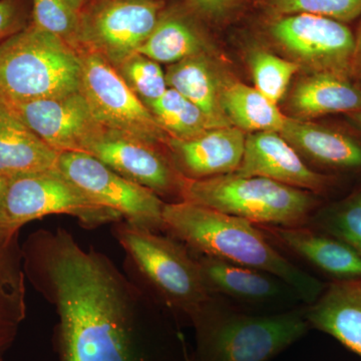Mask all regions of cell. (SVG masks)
<instances>
[{"label":"cell","instance_id":"cell-30","mask_svg":"<svg viewBox=\"0 0 361 361\" xmlns=\"http://www.w3.org/2000/svg\"><path fill=\"white\" fill-rule=\"evenodd\" d=\"M32 23L77 51L78 13L66 0H32Z\"/></svg>","mask_w":361,"mask_h":361},{"label":"cell","instance_id":"cell-38","mask_svg":"<svg viewBox=\"0 0 361 361\" xmlns=\"http://www.w3.org/2000/svg\"><path fill=\"white\" fill-rule=\"evenodd\" d=\"M186 361H190V360H188V358H187Z\"/></svg>","mask_w":361,"mask_h":361},{"label":"cell","instance_id":"cell-21","mask_svg":"<svg viewBox=\"0 0 361 361\" xmlns=\"http://www.w3.org/2000/svg\"><path fill=\"white\" fill-rule=\"evenodd\" d=\"M294 118L311 120L331 114L361 111V87L350 78L331 73H310L301 78L288 99Z\"/></svg>","mask_w":361,"mask_h":361},{"label":"cell","instance_id":"cell-12","mask_svg":"<svg viewBox=\"0 0 361 361\" xmlns=\"http://www.w3.org/2000/svg\"><path fill=\"white\" fill-rule=\"evenodd\" d=\"M82 153L89 154L118 175L151 190L159 197H179L185 178L175 167L166 147L101 126Z\"/></svg>","mask_w":361,"mask_h":361},{"label":"cell","instance_id":"cell-20","mask_svg":"<svg viewBox=\"0 0 361 361\" xmlns=\"http://www.w3.org/2000/svg\"><path fill=\"white\" fill-rule=\"evenodd\" d=\"M263 229L296 255L337 280L361 278V256L336 237L311 231L302 226H265Z\"/></svg>","mask_w":361,"mask_h":361},{"label":"cell","instance_id":"cell-35","mask_svg":"<svg viewBox=\"0 0 361 361\" xmlns=\"http://www.w3.org/2000/svg\"><path fill=\"white\" fill-rule=\"evenodd\" d=\"M7 182H8V179L0 175V212H1L2 202H4V194H6Z\"/></svg>","mask_w":361,"mask_h":361},{"label":"cell","instance_id":"cell-18","mask_svg":"<svg viewBox=\"0 0 361 361\" xmlns=\"http://www.w3.org/2000/svg\"><path fill=\"white\" fill-rule=\"evenodd\" d=\"M59 157L0 99V175L9 179L54 170Z\"/></svg>","mask_w":361,"mask_h":361},{"label":"cell","instance_id":"cell-31","mask_svg":"<svg viewBox=\"0 0 361 361\" xmlns=\"http://www.w3.org/2000/svg\"><path fill=\"white\" fill-rule=\"evenodd\" d=\"M322 225L361 256V192L329 214Z\"/></svg>","mask_w":361,"mask_h":361},{"label":"cell","instance_id":"cell-34","mask_svg":"<svg viewBox=\"0 0 361 361\" xmlns=\"http://www.w3.org/2000/svg\"><path fill=\"white\" fill-rule=\"evenodd\" d=\"M351 78H355L356 84L361 87V23L355 37V58H353Z\"/></svg>","mask_w":361,"mask_h":361},{"label":"cell","instance_id":"cell-23","mask_svg":"<svg viewBox=\"0 0 361 361\" xmlns=\"http://www.w3.org/2000/svg\"><path fill=\"white\" fill-rule=\"evenodd\" d=\"M279 133L297 153L316 164L336 169L361 168L360 145L336 130L287 116Z\"/></svg>","mask_w":361,"mask_h":361},{"label":"cell","instance_id":"cell-1","mask_svg":"<svg viewBox=\"0 0 361 361\" xmlns=\"http://www.w3.org/2000/svg\"><path fill=\"white\" fill-rule=\"evenodd\" d=\"M25 276L56 305L59 361H151L132 294L110 260L66 230H40L23 244Z\"/></svg>","mask_w":361,"mask_h":361},{"label":"cell","instance_id":"cell-17","mask_svg":"<svg viewBox=\"0 0 361 361\" xmlns=\"http://www.w3.org/2000/svg\"><path fill=\"white\" fill-rule=\"evenodd\" d=\"M20 231L0 232V361L6 360L26 317Z\"/></svg>","mask_w":361,"mask_h":361},{"label":"cell","instance_id":"cell-7","mask_svg":"<svg viewBox=\"0 0 361 361\" xmlns=\"http://www.w3.org/2000/svg\"><path fill=\"white\" fill-rule=\"evenodd\" d=\"M49 215H70L87 228L123 221L115 211L92 201L58 168L9 178L0 212V231H20L27 223Z\"/></svg>","mask_w":361,"mask_h":361},{"label":"cell","instance_id":"cell-10","mask_svg":"<svg viewBox=\"0 0 361 361\" xmlns=\"http://www.w3.org/2000/svg\"><path fill=\"white\" fill-rule=\"evenodd\" d=\"M272 39L310 73L350 78L355 37L344 23L310 13L277 16L271 21Z\"/></svg>","mask_w":361,"mask_h":361},{"label":"cell","instance_id":"cell-28","mask_svg":"<svg viewBox=\"0 0 361 361\" xmlns=\"http://www.w3.org/2000/svg\"><path fill=\"white\" fill-rule=\"evenodd\" d=\"M115 68L145 106L155 102L169 89L160 63L139 52L123 59Z\"/></svg>","mask_w":361,"mask_h":361},{"label":"cell","instance_id":"cell-25","mask_svg":"<svg viewBox=\"0 0 361 361\" xmlns=\"http://www.w3.org/2000/svg\"><path fill=\"white\" fill-rule=\"evenodd\" d=\"M221 106L233 127L248 134L280 132L287 118L276 104L255 87L237 80H225L223 82Z\"/></svg>","mask_w":361,"mask_h":361},{"label":"cell","instance_id":"cell-37","mask_svg":"<svg viewBox=\"0 0 361 361\" xmlns=\"http://www.w3.org/2000/svg\"><path fill=\"white\" fill-rule=\"evenodd\" d=\"M349 120L361 129V111H355V113L348 114Z\"/></svg>","mask_w":361,"mask_h":361},{"label":"cell","instance_id":"cell-11","mask_svg":"<svg viewBox=\"0 0 361 361\" xmlns=\"http://www.w3.org/2000/svg\"><path fill=\"white\" fill-rule=\"evenodd\" d=\"M78 54L82 63L80 90L97 122L108 129L166 147L169 135L123 82L115 66L92 52Z\"/></svg>","mask_w":361,"mask_h":361},{"label":"cell","instance_id":"cell-8","mask_svg":"<svg viewBox=\"0 0 361 361\" xmlns=\"http://www.w3.org/2000/svg\"><path fill=\"white\" fill-rule=\"evenodd\" d=\"M164 8L163 0H89L78 13L77 51L116 66L139 51Z\"/></svg>","mask_w":361,"mask_h":361},{"label":"cell","instance_id":"cell-4","mask_svg":"<svg viewBox=\"0 0 361 361\" xmlns=\"http://www.w3.org/2000/svg\"><path fill=\"white\" fill-rule=\"evenodd\" d=\"M193 323L199 361H269L310 327L305 310L249 315L214 301Z\"/></svg>","mask_w":361,"mask_h":361},{"label":"cell","instance_id":"cell-36","mask_svg":"<svg viewBox=\"0 0 361 361\" xmlns=\"http://www.w3.org/2000/svg\"><path fill=\"white\" fill-rule=\"evenodd\" d=\"M87 1L89 0H66V2L73 7V11H77L78 13H80V9L85 6Z\"/></svg>","mask_w":361,"mask_h":361},{"label":"cell","instance_id":"cell-24","mask_svg":"<svg viewBox=\"0 0 361 361\" xmlns=\"http://www.w3.org/2000/svg\"><path fill=\"white\" fill-rule=\"evenodd\" d=\"M197 260L212 294L247 302H266L282 294L281 280L263 271L210 256L200 255Z\"/></svg>","mask_w":361,"mask_h":361},{"label":"cell","instance_id":"cell-26","mask_svg":"<svg viewBox=\"0 0 361 361\" xmlns=\"http://www.w3.org/2000/svg\"><path fill=\"white\" fill-rule=\"evenodd\" d=\"M146 106L161 130L174 139H193L207 130L215 129L196 104L171 87Z\"/></svg>","mask_w":361,"mask_h":361},{"label":"cell","instance_id":"cell-15","mask_svg":"<svg viewBox=\"0 0 361 361\" xmlns=\"http://www.w3.org/2000/svg\"><path fill=\"white\" fill-rule=\"evenodd\" d=\"M235 174L266 178L308 192H322L327 186L326 178L308 168L279 132L247 135L243 158Z\"/></svg>","mask_w":361,"mask_h":361},{"label":"cell","instance_id":"cell-22","mask_svg":"<svg viewBox=\"0 0 361 361\" xmlns=\"http://www.w3.org/2000/svg\"><path fill=\"white\" fill-rule=\"evenodd\" d=\"M168 87L196 104L214 127L232 126L221 106V90L226 78L209 54H200L169 65Z\"/></svg>","mask_w":361,"mask_h":361},{"label":"cell","instance_id":"cell-14","mask_svg":"<svg viewBox=\"0 0 361 361\" xmlns=\"http://www.w3.org/2000/svg\"><path fill=\"white\" fill-rule=\"evenodd\" d=\"M245 140L243 130L229 126L207 130L190 140L169 137L166 149L183 177L201 180L236 172L243 158Z\"/></svg>","mask_w":361,"mask_h":361},{"label":"cell","instance_id":"cell-29","mask_svg":"<svg viewBox=\"0 0 361 361\" xmlns=\"http://www.w3.org/2000/svg\"><path fill=\"white\" fill-rule=\"evenodd\" d=\"M270 13L277 16L310 13L345 23L361 14V0H262Z\"/></svg>","mask_w":361,"mask_h":361},{"label":"cell","instance_id":"cell-2","mask_svg":"<svg viewBox=\"0 0 361 361\" xmlns=\"http://www.w3.org/2000/svg\"><path fill=\"white\" fill-rule=\"evenodd\" d=\"M163 220L164 232L200 255L268 273L310 305L325 289L319 280L283 257L250 221L187 201L166 203Z\"/></svg>","mask_w":361,"mask_h":361},{"label":"cell","instance_id":"cell-5","mask_svg":"<svg viewBox=\"0 0 361 361\" xmlns=\"http://www.w3.org/2000/svg\"><path fill=\"white\" fill-rule=\"evenodd\" d=\"M180 201L208 207L256 225L277 227L302 226L316 205L308 191L235 173L201 180L185 178Z\"/></svg>","mask_w":361,"mask_h":361},{"label":"cell","instance_id":"cell-27","mask_svg":"<svg viewBox=\"0 0 361 361\" xmlns=\"http://www.w3.org/2000/svg\"><path fill=\"white\" fill-rule=\"evenodd\" d=\"M249 66L255 89L276 104L284 97L291 78L301 68L295 61L280 58L264 49L251 52Z\"/></svg>","mask_w":361,"mask_h":361},{"label":"cell","instance_id":"cell-6","mask_svg":"<svg viewBox=\"0 0 361 361\" xmlns=\"http://www.w3.org/2000/svg\"><path fill=\"white\" fill-rule=\"evenodd\" d=\"M115 233L133 264L171 308L194 322L213 302L198 260L180 242L125 221Z\"/></svg>","mask_w":361,"mask_h":361},{"label":"cell","instance_id":"cell-16","mask_svg":"<svg viewBox=\"0 0 361 361\" xmlns=\"http://www.w3.org/2000/svg\"><path fill=\"white\" fill-rule=\"evenodd\" d=\"M305 317L361 357V278L332 282L306 308Z\"/></svg>","mask_w":361,"mask_h":361},{"label":"cell","instance_id":"cell-13","mask_svg":"<svg viewBox=\"0 0 361 361\" xmlns=\"http://www.w3.org/2000/svg\"><path fill=\"white\" fill-rule=\"evenodd\" d=\"M26 127L59 154L82 153L101 127L82 90L58 97L7 103Z\"/></svg>","mask_w":361,"mask_h":361},{"label":"cell","instance_id":"cell-33","mask_svg":"<svg viewBox=\"0 0 361 361\" xmlns=\"http://www.w3.org/2000/svg\"><path fill=\"white\" fill-rule=\"evenodd\" d=\"M186 4L201 20L218 23L236 13L242 0H186Z\"/></svg>","mask_w":361,"mask_h":361},{"label":"cell","instance_id":"cell-32","mask_svg":"<svg viewBox=\"0 0 361 361\" xmlns=\"http://www.w3.org/2000/svg\"><path fill=\"white\" fill-rule=\"evenodd\" d=\"M32 23L27 0H0V44Z\"/></svg>","mask_w":361,"mask_h":361},{"label":"cell","instance_id":"cell-9","mask_svg":"<svg viewBox=\"0 0 361 361\" xmlns=\"http://www.w3.org/2000/svg\"><path fill=\"white\" fill-rule=\"evenodd\" d=\"M58 170L92 201L115 211L125 222L164 232L165 202L147 188L126 179L89 154H59Z\"/></svg>","mask_w":361,"mask_h":361},{"label":"cell","instance_id":"cell-19","mask_svg":"<svg viewBox=\"0 0 361 361\" xmlns=\"http://www.w3.org/2000/svg\"><path fill=\"white\" fill-rule=\"evenodd\" d=\"M198 18L188 6H165L155 28L137 52L160 65H173L190 56L210 54V44Z\"/></svg>","mask_w":361,"mask_h":361},{"label":"cell","instance_id":"cell-3","mask_svg":"<svg viewBox=\"0 0 361 361\" xmlns=\"http://www.w3.org/2000/svg\"><path fill=\"white\" fill-rule=\"evenodd\" d=\"M80 54L65 40L30 25L0 44V99L21 103L80 90Z\"/></svg>","mask_w":361,"mask_h":361}]
</instances>
